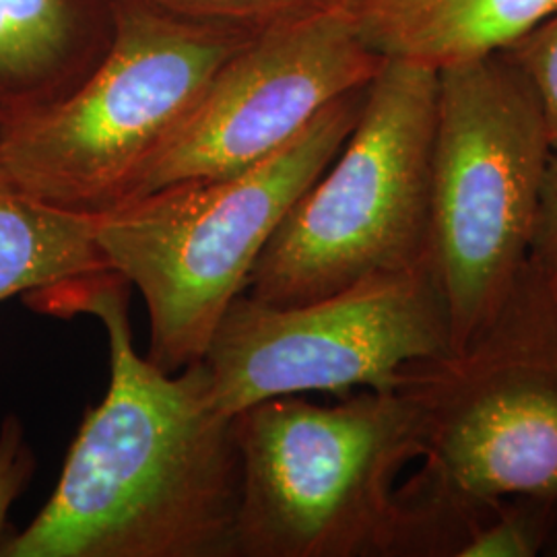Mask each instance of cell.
Returning <instances> with one entry per match:
<instances>
[{"label":"cell","instance_id":"ba28073f","mask_svg":"<svg viewBox=\"0 0 557 557\" xmlns=\"http://www.w3.org/2000/svg\"><path fill=\"white\" fill-rule=\"evenodd\" d=\"M448 356V314L425 260L296 306H271L244 292L221 317L200 361L211 403L236 416L285 395L395 391L413 366Z\"/></svg>","mask_w":557,"mask_h":557},{"label":"cell","instance_id":"30bf717a","mask_svg":"<svg viewBox=\"0 0 557 557\" xmlns=\"http://www.w3.org/2000/svg\"><path fill=\"white\" fill-rule=\"evenodd\" d=\"M112 34V0H0V128L73 94Z\"/></svg>","mask_w":557,"mask_h":557},{"label":"cell","instance_id":"7a4b0ae2","mask_svg":"<svg viewBox=\"0 0 557 557\" xmlns=\"http://www.w3.org/2000/svg\"><path fill=\"white\" fill-rule=\"evenodd\" d=\"M418 407L423 471L395 494L391 554L418 549L438 512L510 499L557 506V281L531 264L467 351L418 363L398 386Z\"/></svg>","mask_w":557,"mask_h":557},{"label":"cell","instance_id":"2e32d148","mask_svg":"<svg viewBox=\"0 0 557 557\" xmlns=\"http://www.w3.org/2000/svg\"><path fill=\"white\" fill-rule=\"evenodd\" d=\"M36 473V455L25 436L17 416H7L0 423V543L13 504L27 490Z\"/></svg>","mask_w":557,"mask_h":557},{"label":"cell","instance_id":"5b68a950","mask_svg":"<svg viewBox=\"0 0 557 557\" xmlns=\"http://www.w3.org/2000/svg\"><path fill=\"white\" fill-rule=\"evenodd\" d=\"M436 103V71L384 62L337 158L260 252L250 298L308 304L430 260Z\"/></svg>","mask_w":557,"mask_h":557},{"label":"cell","instance_id":"9a60e30c","mask_svg":"<svg viewBox=\"0 0 557 557\" xmlns=\"http://www.w3.org/2000/svg\"><path fill=\"white\" fill-rule=\"evenodd\" d=\"M531 87L547 126L552 149H557V4L502 50Z\"/></svg>","mask_w":557,"mask_h":557},{"label":"cell","instance_id":"3957f363","mask_svg":"<svg viewBox=\"0 0 557 557\" xmlns=\"http://www.w3.org/2000/svg\"><path fill=\"white\" fill-rule=\"evenodd\" d=\"M366 89L329 103L298 137L248 170L172 184L96 215L110 269L147 304L153 366L178 374L202 359L285 213L349 139Z\"/></svg>","mask_w":557,"mask_h":557},{"label":"cell","instance_id":"6da1fadb","mask_svg":"<svg viewBox=\"0 0 557 557\" xmlns=\"http://www.w3.org/2000/svg\"><path fill=\"white\" fill-rule=\"evenodd\" d=\"M128 281L103 271L27 299L103 324L110 384L89 409L59 483L0 557H236L242 457L236 416L211 403L202 361L168 374L140 358Z\"/></svg>","mask_w":557,"mask_h":557},{"label":"cell","instance_id":"7c38bea8","mask_svg":"<svg viewBox=\"0 0 557 557\" xmlns=\"http://www.w3.org/2000/svg\"><path fill=\"white\" fill-rule=\"evenodd\" d=\"M103 271L112 269L96 239V215L36 199L0 163V301Z\"/></svg>","mask_w":557,"mask_h":557},{"label":"cell","instance_id":"8992f818","mask_svg":"<svg viewBox=\"0 0 557 557\" xmlns=\"http://www.w3.org/2000/svg\"><path fill=\"white\" fill-rule=\"evenodd\" d=\"M236 557L388 556L393 483L418 457L407 391H358L337 405L264 398L236 413Z\"/></svg>","mask_w":557,"mask_h":557},{"label":"cell","instance_id":"9c48e42d","mask_svg":"<svg viewBox=\"0 0 557 557\" xmlns=\"http://www.w3.org/2000/svg\"><path fill=\"white\" fill-rule=\"evenodd\" d=\"M384 62L337 0L260 32L221 64L128 200L271 158L329 103L370 85Z\"/></svg>","mask_w":557,"mask_h":557},{"label":"cell","instance_id":"52a82bcc","mask_svg":"<svg viewBox=\"0 0 557 557\" xmlns=\"http://www.w3.org/2000/svg\"><path fill=\"white\" fill-rule=\"evenodd\" d=\"M112 4V41L91 75L64 100L0 128V163L13 182L87 215L133 197L221 64L255 38Z\"/></svg>","mask_w":557,"mask_h":557},{"label":"cell","instance_id":"e0dca14e","mask_svg":"<svg viewBox=\"0 0 557 557\" xmlns=\"http://www.w3.org/2000/svg\"><path fill=\"white\" fill-rule=\"evenodd\" d=\"M529 264L557 281V149L549 156L541 184L537 225Z\"/></svg>","mask_w":557,"mask_h":557},{"label":"cell","instance_id":"4fadbf2b","mask_svg":"<svg viewBox=\"0 0 557 557\" xmlns=\"http://www.w3.org/2000/svg\"><path fill=\"white\" fill-rule=\"evenodd\" d=\"M498 515L475 527L455 545L458 557H533L547 547L556 522V504L541 499H510Z\"/></svg>","mask_w":557,"mask_h":557},{"label":"cell","instance_id":"5bb4252c","mask_svg":"<svg viewBox=\"0 0 557 557\" xmlns=\"http://www.w3.org/2000/svg\"><path fill=\"white\" fill-rule=\"evenodd\" d=\"M139 4L174 20L190 21L221 29H234L246 36L289 20L308 9L333 0H122Z\"/></svg>","mask_w":557,"mask_h":557},{"label":"cell","instance_id":"ac0fdd59","mask_svg":"<svg viewBox=\"0 0 557 557\" xmlns=\"http://www.w3.org/2000/svg\"><path fill=\"white\" fill-rule=\"evenodd\" d=\"M547 547L552 549L549 554H554V556H557V518L556 522H554V529H552V535H549V541H547Z\"/></svg>","mask_w":557,"mask_h":557},{"label":"cell","instance_id":"277c9868","mask_svg":"<svg viewBox=\"0 0 557 557\" xmlns=\"http://www.w3.org/2000/svg\"><path fill=\"white\" fill-rule=\"evenodd\" d=\"M552 151L537 100L504 52L440 71L430 262L453 356L478 343L517 292Z\"/></svg>","mask_w":557,"mask_h":557},{"label":"cell","instance_id":"8fae6325","mask_svg":"<svg viewBox=\"0 0 557 557\" xmlns=\"http://www.w3.org/2000/svg\"><path fill=\"white\" fill-rule=\"evenodd\" d=\"M337 2L382 59L436 73L498 54L557 4V0Z\"/></svg>","mask_w":557,"mask_h":557}]
</instances>
